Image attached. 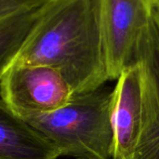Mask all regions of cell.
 Wrapping results in <instances>:
<instances>
[{"label":"cell","instance_id":"7a4b0ae2","mask_svg":"<svg viewBox=\"0 0 159 159\" xmlns=\"http://www.w3.org/2000/svg\"><path fill=\"white\" fill-rule=\"evenodd\" d=\"M114 88L74 94L63 107L22 117L75 159H111L114 148ZM21 118V117H20Z\"/></svg>","mask_w":159,"mask_h":159},{"label":"cell","instance_id":"52a82bcc","mask_svg":"<svg viewBox=\"0 0 159 159\" xmlns=\"http://www.w3.org/2000/svg\"><path fill=\"white\" fill-rule=\"evenodd\" d=\"M61 149L0 104V159H58Z\"/></svg>","mask_w":159,"mask_h":159},{"label":"cell","instance_id":"9c48e42d","mask_svg":"<svg viewBox=\"0 0 159 159\" xmlns=\"http://www.w3.org/2000/svg\"><path fill=\"white\" fill-rule=\"evenodd\" d=\"M50 1L52 0H0V15L7 14L22 7L41 5Z\"/></svg>","mask_w":159,"mask_h":159},{"label":"cell","instance_id":"30bf717a","mask_svg":"<svg viewBox=\"0 0 159 159\" xmlns=\"http://www.w3.org/2000/svg\"><path fill=\"white\" fill-rule=\"evenodd\" d=\"M152 18L159 35V0L152 2Z\"/></svg>","mask_w":159,"mask_h":159},{"label":"cell","instance_id":"8992f818","mask_svg":"<svg viewBox=\"0 0 159 159\" xmlns=\"http://www.w3.org/2000/svg\"><path fill=\"white\" fill-rule=\"evenodd\" d=\"M143 123L132 159H159V35L153 18L141 46Z\"/></svg>","mask_w":159,"mask_h":159},{"label":"cell","instance_id":"277c9868","mask_svg":"<svg viewBox=\"0 0 159 159\" xmlns=\"http://www.w3.org/2000/svg\"><path fill=\"white\" fill-rule=\"evenodd\" d=\"M101 25L109 80L138 61L152 21L150 0H100Z\"/></svg>","mask_w":159,"mask_h":159},{"label":"cell","instance_id":"3957f363","mask_svg":"<svg viewBox=\"0 0 159 159\" xmlns=\"http://www.w3.org/2000/svg\"><path fill=\"white\" fill-rule=\"evenodd\" d=\"M0 104L21 118L54 112L74 95L59 72L43 65H9L0 71Z\"/></svg>","mask_w":159,"mask_h":159},{"label":"cell","instance_id":"5b68a950","mask_svg":"<svg viewBox=\"0 0 159 159\" xmlns=\"http://www.w3.org/2000/svg\"><path fill=\"white\" fill-rule=\"evenodd\" d=\"M143 74L141 62L123 70L114 88L112 159H132L143 123Z\"/></svg>","mask_w":159,"mask_h":159},{"label":"cell","instance_id":"ba28073f","mask_svg":"<svg viewBox=\"0 0 159 159\" xmlns=\"http://www.w3.org/2000/svg\"><path fill=\"white\" fill-rule=\"evenodd\" d=\"M48 3L22 7L0 15V71L19 53Z\"/></svg>","mask_w":159,"mask_h":159},{"label":"cell","instance_id":"6da1fadb","mask_svg":"<svg viewBox=\"0 0 159 159\" xmlns=\"http://www.w3.org/2000/svg\"><path fill=\"white\" fill-rule=\"evenodd\" d=\"M9 65L53 68L66 80L74 94L104 86L109 76L100 0L49 2Z\"/></svg>","mask_w":159,"mask_h":159}]
</instances>
